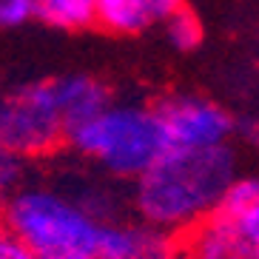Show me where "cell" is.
I'll return each mask as SVG.
<instances>
[{
    "label": "cell",
    "instance_id": "cell-13",
    "mask_svg": "<svg viewBox=\"0 0 259 259\" xmlns=\"http://www.w3.org/2000/svg\"><path fill=\"white\" fill-rule=\"evenodd\" d=\"M0 259H37V256L20 236H15L12 231H3V236H0Z\"/></svg>",
    "mask_w": 259,
    "mask_h": 259
},
{
    "label": "cell",
    "instance_id": "cell-6",
    "mask_svg": "<svg viewBox=\"0 0 259 259\" xmlns=\"http://www.w3.org/2000/svg\"><path fill=\"white\" fill-rule=\"evenodd\" d=\"M180 248L174 234L154 228L148 222L120 225L108 222L103 231V259H177Z\"/></svg>",
    "mask_w": 259,
    "mask_h": 259
},
{
    "label": "cell",
    "instance_id": "cell-8",
    "mask_svg": "<svg viewBox=\"0 0 259 259\" xmlns=\"http://www.w3.org/2000/svg\"><path fill=\"white\" fill-rule=\"evenodd\" d=\"M157 20L151 0H97L94 23L114 34H137Z\"/></svg>",
    "mask_w": 259,
    "mask_h": 259
},
{
    "label": "cell",
    "instance_id": "cell-12",
    "mask_svg": "<svg viewBox=\"0 0 259 259\" xmlns=\"http://www.w3.org/2000/svg\"><path fill=\"white\" fill-rule=\"evenodd\" d=\"M236 228H239L245 242L251 245L253 251H259V202L248 208L242 217H236Z\"/></svg>",
    "mask_w": 259,
    "mask_h": 259
},
{
    "label": "cell",
    "instance_id": "cell-5",
    "mask_svg": "<svg viewBox=\"0 0 259 259\" xmlns=\"http://www.w3.org/2000/svg\"><path fill=\"white\" fill-rule=\"evenodd\" d=\"M168 148H217L234 134V120L225 108L205 97L171 94L154 106Z\"/></svg>",
    "mask_w": 259,
    "mask_h": 259
},
{
    "label": "cell",
    "instance_id": "cell-14",
    "mask_svg": "<svg viewBox=\"0 0 259 259\" xmlns=\"http://www.w3.org/2000/svg\"><path fill=\"white\" fill-rule=\"evenodd\" d=\"M151 9H154V15H157V20H168L171 15L183 12L185 0H151Z\"/></svg>",
    "mask_w": 259,
    "mask_h": 259
},
{
    "label": "cell",
    "instance_id": "cell-10",
    "mask_svg": "<svg viewBox=\"0 0 259 259\" xmlns=\"http://www.w3.org/2000/svg\"><path fill=\"white\" fill-rule=\"evenodd\" d=\"M165 31H168V40L171 46L180 49V52H191V49L199 46L202 40V26H199V17L191 12L188 6L183 12H177L165 20Z\"/></svg>",
    "mask_w": 259,
    "mask_h": 259
},
{
    "label": "cell",
    "instance_id": "cell-2",
    "mask_svg": "<svg viewBox=\"0 0 259 259\" xmlns=\"http://www.w3.org/2000/svg\"><path fill=\"white\" fill-rule=\"evenodd\" d=\"M6 231L37 259H103V231L94 211L46 188H23L6 202Z\"/></svg>",
    "mask_w": 259,
    "mask_h": 259
},
{
    "label": "cell",
    "instance_id": "cell-11",
    "mask_svg": "<svg viewBox=\"0 0 259 259\" xmlns=\"http://www.w3.org/2000/svg\"><path fill=\"white\" fill-rule=\"evenodd\" d=\"M256 202H259V177H234V183L228 185V191L220 202V211L236 220Z\"/></svg>",
    "mask_w": 259,
    "mask_h": 259
},
{
    "label": "cell",
    "instance_id": "cell-3",
    "mask_svg": "<svg viewBox=\"0 0 259 259\" xmlns=\"http://www.w3.org/2000/svg\"><path fill=\"white\" fill-rule=\"evenodd\" d=\"M66 143L83 157L120 180H134L168 151L160 117L154 108L143 106H111L97 117L80 122L69 131Z\"/></svg>",
    "mask_w": 259,
    "mask_h": 259
},
{
    "label": "cell",
    "instance_id": "cell-4",
    "mask_svg": "<svg viewBox=\"0 0 259 259\" xmlns=\"http://www.w3.org/2000/svg\"><path fill=\"white\" fill-rule=\"evenodd\" d=\"M69 125L54 80L20 85L0 106V145L17 157H40L66 143Z\"/></svg>",
    "mask_w": 259,
    "mask_h": 259
},
{
    "label": "cell",
    "instance_id": "cell-9",
    "mask_svg": "<svg viewBox=\"0 0 259 259\" xmlns=\"http://www.w3.org/2000/svg\"><path fill=\"white\" fill-rule=\"evenodd\" d=\"M37 17L57 29H85L97 20V0H37Z\"/></svg>",
    "mask_w": 259,
    "mask_h": 259
},
{
    "label": "cell",
    "instance_id": "cell-1",
    "mask_svg": "<svg viewBox=\"0 0 259 259\" xmlns=\"http://www.w3.org/2000/svg\"><path fill=\"white\" fill-rule=\"evenodd\" d=\"M231 183L234 157L228 145L168 148L134 183V208L143 222L165 234H188L220 211Z\"/></svg>",
    "mask_w": 259,
    "mask_h": 259
},
{
    "label": "cell",
    "instance_id": "cell-7",
    "mask_svg": "<svg viewBox=\"0 0 259 259\" xmlns=\"http://www.w3.org/2000/svg\"><path fill=\"white\" fill-rule=\"evenodd\" d=\"M54 89H57V100H60V108L66 114V125L69 131L80 122L97 117L103 108L111 106V94L100 80L85 74H66L54 80ZM69 137V134H66Z\"/></svg>",
    "mask_w": 259,
    "mask_h": 259
}]
</instances>
